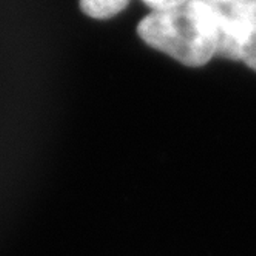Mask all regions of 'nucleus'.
Instances as JSON below:
<instances>
[{
    "instance_id": "1",
    "label": "nucleus",
    "mask_w": 256,
    "mask_h": 256,
    "mask_svg": "<svg viewBox=\"0 0 256 256\" xmlns=\"http://www.w3.org/2000/svg\"><path fill=\"white\" fill-rule=\"evenodd\" d=\"M138 34L148 46L186 66H204L218 56L216 16L204 0L150 12L139 24Z\"/></svg>"
},
{
    "instance_id": "2",
    "label": "nucleus",
    "mask_w": 256,
    "mask_h": 256,
    "mask_svg": "<svg viewBox=\"0 0 256 256\" xmlns=\"http://www.w3.org/2000/svg\"><path fill=\"white\" fill-rule=\"evenodd\" d=\"M218 22V56L256 71V0H204Z\"/></svg>"
},
{
    "instance_id": "3",
    "label": "nucleus",
    "mask_w": 256,
    "mask_h": 256,
    "mask_svg": "<svg viewBox=\"0 0 256 256\" xmlns=\"http://www.w3.org/2000/svg\"><path fill=\"white\" fill-rule=\"evenodd\" d=\"M132 0H80V10L88 17L106 20L122 12Z\"/></svg>"
},
{
    "instance_id": "4",
    "label": "nucleus",
    "mask_w": 256,
    "mask_h": 256,
    "mask_svg": "<svg viewBox=\"0 0 256 256\" xmlns=\"http://www.w3.org/2000/svg\"><path fill=\"white\" fill-rule=\"evenodd\" d=\"M142 2L148 8H152L153 11H164V10L180 6V5L190 2V0H142Z\"/></svg>"
}]
</instances>
